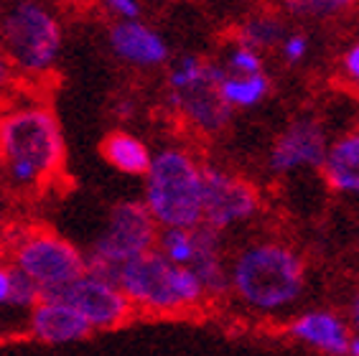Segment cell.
<instances>
[{
  "mask_svg": "<svg viewBox=\"0 0 359 356\" xmlns=\"http://www.w3.org/2000/svg\"><path fill=\"white\" fill-rule=\"evenodd\" d=\"M0 163L13 191H39L62 173L64 135L46 104H8L0 120Z\"/></svg>",
  "mask_w": 359,
  "mask_h": 356,
  "instance_id": "cell-1",
  "label": "cell"
},
{
  "mask_svg": "<svg viewBox=\"0 0 359 356\" xmlns=\"http://www.w3.org/2000/svg\"><path fill=\"white\" fill-rule=\"evenodd\" d=\"M229 285L242 306L257 313H278L301 298L306 262L280 240H257L242 247L229 265Z\"/></svg>",
  "mask_w": 359,
  "mask_h": 356,
  "instance_id": "cell-2",
  "label": "cell"
},
{
  "mask_svg": "<svg viewBox=\"0 0 359 356\" xmlns=\"http://www.w3.org/2000/svg\"><path fill=\"white\" fill-rule=\"evenodd\" d=\"M143 204L161 229L204 224V165L187 148H163L145 173Z\"/></svg>",
  "mask_w": 359,
  "mask_h": 356,
  "instance_id": "cell-3",
  "label": "cell"
},
{
  "mask_svg": "<svg viewBox=\"0 0 359 356\" xmlns=\"http://www.w3.org/2000/svg\"><path fill=\"white\" fill-rule=\"evenodd\" d=\"M118 285L135 310L153 315H179L199 310L209 301L191 267L168 262L158 249L128 262L120 270Z\"/></svg>",
  "mask_w": 359,
  "mask_h": 356,
  "instance_id": "cell-4",
  "label": "cell"
},
{
  "mask_svg": "<svg viewBox=\"0 0 359 356\" xmlns=\"http://www.w3.org/2000/svg\"><path fill=\"white\" fill-rule=\"evenodd\" d=\"M64 46L59 15L41 3H15L0 13V51L18 76L51 74Z\"/></svg>",
  "mask_w": 359,
  "mask_h": 356,
  "instance_id": "cell-5",
  "label": "cell"
},
{
  "mask_svg": "<svg viewBox=\"0 0 359 356\" xmlns=\"http://www.w3.org/2000/svg\"><path fill=\"white\" fill-rule=\"evenodd\" d=\"M6 252H11V265L39 285L43 298L59 295L87 273V254L43 226H23L8 234Z\"/></svg>",
  "mask_w": 359,
  "mask_h": 356,
  "instance_id": "cell-6",
  "label": "cell"
},
{
  "mask_svg": "<svg viewBox=\"0 0 359 356\" xmlns=\"http://www.w3.org/2000/svg\"><path fill=\"white\" fill-rule=\"evenodd\" d=\"M222 64L196 54H184L168 69V102L199 132H219L227 128L232 110L222 97Z\"/></svg>",
  "mask_w": 359,
  "mask_h": 356,
  "instance_id": "cell-7",
  "label": "cell"
},
{
  "mask_svg": "<svg viewBox=\"0 0 359 356\" xmlns=\"http://www.w3.org/2000/svg\"><path fill=\"white\" fill-rule=\"evenodd\" d=\"M161 226L143 201H120L110 209L104 232L97 237L87 254V273L118 282L120 270L128 262L153 252L158 245Z\"/></svg>",
  "mask_w": 359,
  "mask_h": 356,
  "instance_id": "cell-8",
  "label": "cell"
},
{
  "mask_svg": "<svg viewBox=\"0 0 359 356\" xmlns=\"http://www.w3.org/2000/svg\"><path fill=\"white\" fill-rule=\"evenodd\" d=\"M260 191L248 178L219 165H204V224L215 232L245 224L260 212Z\"/></svg>",
  "mask_w": 359,
  "mask_h": 356,
  "instance_id": "cell-9",
  "label": "cell"
},
{
  "mask_svg": "<svg viewBox=\"0 0 359 356\" xmlns=\"http://www.w3.org/2000/svg\"><path fill=\"white\" fill-rule=\"evenodd\" d=\"M54 298H62L69 306H74L84 315V321L92 326V331L118 329L125 321H130L133 313H135L133 303L120 290L118 282L104 280V278L92 273H84L79 280L72 282L69 288L62 290Z\"/></svg>",
  "mask_w": 359,
  "mask_h": 356,
  "instance_id": "cell-10",
  "label": "cell"
},
{
  "mask_svg": "<svg viewBox=\"0 0 359 356\" xmlns=\"http://www.w3.org/2000/svg\"><path fill=\"white\" fill-rule=\"evenodd\" d=\"M329 137L316 117H298L276 137L270 148L268 165L273 173H293L298 168H324L329 153Z\"/></svg>",
  "mask_w": 359,
  "mask_h": 356,
  "instance_id": "cell-11",
  "label": "cell"
},
{
  "mask_svg": "<svg viewBox=\"0 0 359 356\" xmlns=\"http://www.w3.org/2000/svg\"><path fill=\"white\" fill-rule=\"evenodd\" d=\"M288 336L324 356H349L354 329L337 310L313 308L304 310L288 323Z\"/></svg>",
  "mask_w": 359,
  "mask_h": 356,
  "instance_id": "cell-12",
  "label": "cell"
},
{
  "mask_svg": "<svg viewBox=\"0 0 359 356\" xmlns=\"http://www.w3.org/2000/svg\"><path fill=\"white\" fill-rule=\"evenodd\" d=\"M110 48L120 62L138 69L163 67L168 62L166 39L143 21H118L110 28Z\"/></svg>",
  "mask_w": 359,
  "mask_h": 356,
  "instance_id": "cell-13",
  "label": "cell"
},
{
  "mask_svg": "<svg viewBox=\"0 0 359 356\" xmlns=\"http://www.w3.org/2000/svg\"><path fill=\"white\" fill-rule=\"evenodd\" d=\"M28 334L43 343H74L92 334L84 315L62 298H41L28 313Z\"/></svg>",
  "mask_w": 359,
  "mask_h": 356,
  "instance_id": "cell-14",
  "label": "cell"
},
{
  "mask_svg": "<svg viewBox=\"0 0 359 356\" xmlns=\"http://www.w3.org/2000/svg\"><path fill=\"white\" fill-rule=\"evenodd\" d=\"M194 237H196V252H194L191 270L201 280L204 290H207L209 301L222 298L224 293L232 290V285H229V267L224 262V254H222L219 232L201 224L194 229Z\"/></svg>",
  "mask_w": 359,
  "mask_h": 356,
  "instance_id": "cell-15",
  "label": "cell"
},
{
  "mask_svg": "<svg viewBox=\"0 0 359 356\" xmlns=\"http://www.w3.org/2000/svg\"><path fill=\"white\" fill-rule=\"evenodd\" d=\"M321 173L332 191L359 199V128L339 135L329 145Z\"/></svg>",
  "mask_w": 359,
  "mask_h": 356,
  "instance_id": "cell-16",
  "label": "cell"
},
{
  "mask_svg": "<svg viewBox=\"0 0 359 356\" xmlns=\"http://www.w3.org/2000/svg\"><path fill=\"white\" fill-rule=\"evenodd\" d=\"M100 153H102V158L115 171L125 173V176L145 178V173L151 171V163H153L151 148L140 137L133 135V132H125V130L107 132L102 145H100Z\"/></svg>",
  "mask_w": 359,
  "mask_h": 356,
  "instance_id": "cell-17",
  "label": "cell"
},
{
  "mask_svg": "<svg viewBox=\"0 0 359 356\" xmlns=\"http://www.w3.org/2000/svg\"><path fill=\"white\" fill-rule=\"evenodd\" d=\"M285 36L288 34H285V26H283V21H280V15L268 13V11L248 15L240 26H235V43L252 48V51L280 46Z\"/></svg>",
  "mask_w": 359,
  "mask_h": 356,
  "instance_id": "cell-18",
  "label": "cell"
},
{
  "mask_svg": "<svg viewBox=\"0 0 359 356\" xmlns=\"http://www.w3.org/2000/svg\"><path fill=\"white\" fill-rule=\"evenodd\" d=\"M270 76L255 74V76H235L224 71L222 79V97L229 104V110H250L270 95Z\"/></svg>",
  "mask_w": 359,
  "mask_h": 356,
  "instance_id": "cell-19",
  "label": "cell"
},
{
  "mask_svg": "<svg viewBox=\"0 0 359 356\" xmlns=\"http://www.w3.org/2000/svg\"><path fill=\"white\" fill-rule=\"evenodd\" d=\"M156 249H158L168 262H173V265L191 267L194 252H196L194 229H161Z\"/></svg>",
  "mask_w": 359,
  "mask_h": 356,
  "instance_id": "cell-20",
  "label": "cell"
},
{
  "mask_svg": "<svg viewBox=\"0 0 359 356\" xmlns=\"http://www.w3.org/2000/svg\"><path fill=\"white\" fill-rule=\"evenodd\" d=\"M222 69L227 74H235V76L263 74V56H260V51H252V48L235 43V46L229 48L227 62L222 64Z\"/></svg>",
  "mask_w": 359,
  "mask_h": 356,
  "instance_id": "cell-21",
  "label": "cell"
},
{
  "mask_svg": "<svg viewBox=\"0 0 359 356\" xmlns=\"http://www.w3.org/2000/svg\"><path fill=\"white\" fill-rule=\"evenodd\" d=\"M344 8H349V3H334V0H326V3H318V0H313V3H290L288 11L296 15H313V18H321V15H337L341 13Z\"/></svg>",
  "mask_w": 359,
  "mask_h": 356,
  "instance_id": "cell-22",
  "label": "cell"
},
{
  "mask_svg": "<svg viewBox=\"0 0 359 356\" xmlns=\"http://www.w3.org/2000/svg\"><path fill=\"white\" fill-rule=\"evenodd\" d=\"M280 54H283L285 64H298L304 62L306 54H309V36L301 34V31H293L283 39L280 43Z\"/></svg>",
  "mask_w": 359,
  "mask_h": 356,
  "instance_id": "cell-23",
  "label": "cell"
},
{
  "mask_svg": "<svg viewBox=\"0 0 359 356\" xmlns=\"http://www.w3.org/2000/svg\"><path fill=\"white\" fill-rule=\"evenodd\" d=\"M341 76L346 79V84L359 87V41L349 43L341 54Z\"/></svg>",
  "mask_w": 359,
  "mask_h": 356,
  "instance_id": "cell-24",
  "label": "cell"
},
{
  "mask_svg": "<svg viewBox=\"0 0 359 356\" xmlns=\"http://www.w3.org/2000/svg\"><path fill=\"white\" fill-rule=\"evenodd\" d=\"M107 13L115 15V23L118 21H140V6L133 3V0H107L104 3Z\"/></svg>",
  "mask_w": 359,
  "mask_h": 356,
  "instance_id": "cell-25",
  "label": "cell"
},
{
  "mask_svg": "<svg viewBox=\"0 0 359 356\" xmlns=\"http://www.w3.org/2000/svg\"><path fill=\"white\" fill-rule=\"evenodd\" d=\"M13 298V265L0 262V306H11Z\"/></svg>",
  "mask_w": 359,
  "mask_h": 356,
  "instance_id": "cell-26",
  "label": "cell"
},
{
  "mask_svg": "<svg viewBox=\"0 0 359 356\" xmlns=\"http://www.w3.org/2000/svg\"><path fill=\"white\" fill-rule=\"evenodd\" d=\"M15 79H18V74H15V69L11 67V62L6 59V54L0 51V95H6L8 89L13 87Z\"/></svg>",
  "mask_w": 359,
  "mask_h": 356,
  "instance_id": "cell-27",
  "label": "cell"
},
{
  "mask_svg": "<svg viewBox=\"0 0 359 356\" xmlns=\"http://www.w3.org/2000/svg\"><path fill=\"white\" fill-rule=\"evenodd\" d=\"M349 323H352L354 334H359V285L352 295V303H349Z\"/></svg>",
  "mask_w": 359,
  "mask_h": 356,
  "instance_id": "cell-28",
  "label": "cell"
},
{
  "mask_svg": "<svg viewBox=\"0 0 359 356\" xmlns=\"http://www.w3.org/2000/svg\"><path fill=\"white\" fill-rule=\"evenodd\" d=\"M349 356H359V334L352 336V346H349Z\"/></svg>",
  "mask_w": 359,
  "mask_h": 356,
  "instance_id": "cell-29",
  "label": "cell"
},
{
  "mask_svg": "<svg viewBox=\"0 0 359 356\" xmlns=\"http://www.w3.org/2000/svg\"><path fill=\"white\" fill-rule=\"evenodd\" d=\"M3 254H6V240L0 237V262H3Z\"/></svg>",
  "mask_w": 359,
  "mask_h": 356,
  "instance_id": "cell-30",
  "label": "cell"
},
{
  "mask_svg": "<svg viewBox=\"0 0 359 356\" xmlns=\"http://www.w3.org/2000/svg\"><path fill=\"white\" fill-rule=\"evenodd\" d=\"M6 110H8V104L0 100V120H3V115H6Z\"/></svg>",
  "mask_w": 359,
  "mask_h": 356,
  "instance_id": "cell-31",
  "label": "cell"
},
{
  "mask_svg": "<svg viewBox=\"0 0 359 356\" xmlns=\"http://www.w3.org/2000/svg\"><path fill=\"white\" fill-rule=\"evenodd\" d=\"M0 178H3V163H0Z\"/></svg>",
  "mask_w": 359,
  "mask_h": 356,
  "instance_id": "cell-32",
  "label": "cell"
}]
</instances>
